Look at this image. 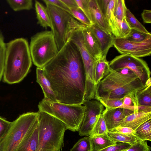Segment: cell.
Instances as JSON below:
<instances>
[{
	"instance_id": "cell-23",
	"label": "cell",
	"mask_w": 151,
	"mask_h": 151,
	"mask_svg": "<svg viewBox=\"0 0 151 151\" xmlns=\"http://www.w3.org/2000/svg\"><path fill=\"white\" fill-rule=\"evenodd\" d=\"M136 107H151V84L139 91L136 96Z\"/></svg>"
},
{
	"instance_id": "cell-40",
	"label": "cell",
	"mask_w": 151,
	"mask_h": 151,
	"mask_svg": "<svg viewBox=\"0 0 151 151\" xmlns=\"http://www.w3.org/2000/svg\"><path fill=\"white\" fill-rule=\"evenodd\" d=\"M108 131L134 135L135 133V130L131 128L125 126L118 127Z\"/></svg>"
},
{
	"instance_id": "cell-34",
	"label": "cell",
	"mask_w": 151,
	"mask_h": 151,
	"mask_svg": "<svg viewBox=\"0 0 151 151\" xmlns=\"http://www.w3.org/2000/svg\"><path fill=\"white\" fill-rule=\"evenodd\" d=\"M70 10L71 15L79 22L87 26H89L92 24L88 18L79 8Z\"/></svg>"
},
{
	"instance_id": "cell-4",
	"label": "cell",
	"mask_w": 151,
	"mask_h": 151,
	"mask_svg": "<svg viewBox=\"0 0 151 151\" xmlns=\"http://www.w3.org/2000/svg\"><path fill=\"white\" fill-rule=\"evenodd\" d=\"M39 143L36 151H60L67 130L60 120L43 111H38Z\"/></svg>"
},
{
	"instance_id": "cell-33",
	"label": "cell",
	"mask_w": 151,
	"mask_h": 151,
	"mask_svg": "<svg viewBox=\"0 0 151 151\" xmlns=\"http://www.w3.org/2000/svg\"><path fill=\"white\" fill-rule=\"evenodd\" d=\"M6 49V44L2 33L0 31V81L2 79L4 71Z\"/></svg>"
},
{
	"instance_id": "cell-20",
	"label": "cell",
	"mask_w": 151,
	"mask_h": 151,
	"mask_svg": "<svg viewBox=\"0 0 151 151\" xmlns=\"http://www.w3.org/2000/svg\"><path fill=\"white\" fill-rule=\"evenodd\" d=\"M89 137L91 151H99L108 146L114 145L116 142L112 141L107 133Z\"/></svg>"
},
{
	"instance_id": "cell-9",
	"label": "cell",
	"mask_w": 151,
	"mask_h": 151,
	"mask_svg": "<svg viewBox=\"0 0 151 151\" xmlns=\"http://www.w3.org/2000/svg\"><path fill=\"white\" fill-rule=\"evenodd\" d=\"M110 68L118 72L127 69L134 74L145 86L151 84V72L147 63L143 60L128 54L116 57L109 63Z\"/></svg>"
},
{
	"instance_id": "cell-28",
	"label": "cell",
	"mask_w": 151,
	"mask_h": 151,
	"mask_svg": "<svg viewBox=\"0 0 151 151\" xmlns=\"http://www.w3.org/2000/svg\"><path fill=\"white\" fill-rule=\"evenodd\" d=\"M125 19L130 29H137L146 33L149 32L128 9L126 10Z\"/></svg>"
},
{
	"instance_id": "cell-24",
	"label": "cell",
	"mask_w": 151,
	"mask_h": 151,
	"mask_svg": "<svg viewBox=\"0 0 151 151\" xmlns=\"http://www.w3.org/2000/svg\"><path fill=\"white\" fill-rule=\"evenodd\" d=\"M134 135L143 141L151 140V119L144 122L135 130Z\"/></svg>"
},
{
	"instance_id": "cell-39",
	"label": "cell",
	"mask_w": 151,
	"mask_h": 151,
	"mask_svg": "<svg viewBox=\"0 0 151 151\" xmlns=\"http://www.w3.org/2000/svg\"><path fill=\"white\" fill-rule=\"evenodd\" d=\"M43 1L45 4H52L71 15L70 9L61 0H43Z\"/></svg>"
},
{
	"instance_id": "cell-26",
	"label": "cell",
	"mask_w": 151,
	"mask_h": 151,
	"mask_svg": "<svg viewBox=\"0 0 151 151\" xmlns=\"http://www.w3.org/2000/svg\"><path fill=\"white\" fill-rule=\"evenodd\" d=\"M108 135L111 140L115 142H121L132 145L139 140L134 135H127L108 131Z\"/></svg>"
},
{
	"instance_id": "cell-29",
	"label": "cell",
	"mask_w": 151,
	"mask_h": 151,
	"mask_svg": "<svg viewBox=\"0 0 151 151\" xmlns=\"http://www.w3.org/2000/svg\"><path fill=\"white\" fill-rule=\"evenodd\" d=\"M127 9L124 0H115L113 10L114 17L119 20H123L125 18Z\"/></svg>"
},
{
	"instance_id": "cell-19",
	"label": "cell",
	"mask_w": 151,
	"mask_h": 151,
	"mask_svg": "<svg viewBox=\"0 0 151 151\" xmlns=\"http://www.w3.org/2000/svg\"><path fill=\"white\" fill-rule=\"evenodd\" d=\"M36 71V81L42 89L44 98L52 101L57 102L51 84L45 76L43 68L37 67Z\"/></svg>"
},
{
	"instance_id": "cell-18",
	"label": "cell",
	"mask_w": 151,
	"mask_h": 151,
	"mask_svg": "<svg viewBox=\"0 0 151 151\" xmlns=\"http://www.w3.org/2000/svg\"><path fill=\"white\" fill-rule=\"evenodd\" d=\"M93 24H94L108 33L112 34L97 0H88Z\"/></svg>"
},
{
	"instance_id": "cell-41",
	"label": "cell",
	"mask_w": 151,
	"mask_h": 151,
	"mask_svg": "<svg viewBox=\"0 0 151 151\" xmlns=\"http://www.w3.org/2000/svg\"><path fill=\"white\" fill-rule=\"evenodd\" d=\"M99 7L104 16L106 12L110 0H97Z\"/></svg>"
},
{
	"instance_id": "cell-25",
	"label": "cell",
	"mask_w": 151,
	"mask_h": 151,
	"mask_svg": "<svg viewBox=\"0 0 151 151\" xmlns=\"http://www.w3.org/2000/svg\"><path fill=\"white\" fill-rule=\"evenodd\" d=\"M123 38L132 42H141L151 38V34L150 32L146 33L137 29H131L128 34Z\"/></svg>"
},
{
	"instance_id": "cell-36",
	"label": "cell",
	"mask_w": 151,
	"mask_h": 151,
	"mask_svg": "<svg viewBox=\"0 0 151 151\" xmlns=\"http://www.w3.org/2000/svg\"><path fill=\"white\" fill-rule=\"evenodd\" d=\"M151 147L146 141L139 140L131 146L126 151H150Z\"/></svg>"
},
{
	"instance_id": "cell-10",
	"label": "cell",
	"mask_w": 151,
	"mask_h": 151,
	"mask_svg": "<svg viewBox=\"0 0 151 151\" xmlns=\"http://www.w3.org/2000/svg\"><path fill=\"white\" fill-rule=\"evenodd\" d=\"M85 107L83 119L78 131L81 136L89 137L96 123L104 109V106L98 100H84Z\"/></svg>"
},
{
	"instance_id": "cell-42",
	"label": "cell",
	"mask_w": 151,
	"mask_h": 151,
	"mask_svg": "<svg viewBox=\"0 0 151 151\" xmlns=\"http://www.w3.org/2000/svg\"><path fill=\"white\" fill-rule=\"evenodd\" d=\"M144 22L146 23H151V11L149 10H143L141 14Z\"/></svg>"
},
{
	"instance_id": "cell-12",
	"label": "cell",
	"mask_w": 151,
	"mask_h": 151,
	"mask_svg": "<svg viewBox=\"0 0 151 151\" xmlns=\"http://www.w3.org/2000/svg\"><path fill=\"white\" fill-rule=\"evenodd\" d=\"M113 46L121 54H128L137 57L150 56L151 38L141 42H132L124 38H115Z\"/></svg>"
},
{
	"instance_id": "cell-15",
	"label": "cell",
	"mask_w": 151,
	"mask_h": 151,
	"mask_svg": "<svg viewBox=\"0 0 151 151\" xmlns=\"http://www.w3.org/2000/svg\"><path fill=\"white\" fill-rule=\"evenodd\" d=\"M39 143L38 119L28 132L16 151H36Z\"/></svg>"
},
{
	"instance_id": "cell-32",
	"label": "cell",
	"mask_w": 151,
	"mask_h": 151,
	"mask_svg": "<svg viewBox=\"0 0 151 151\" xmlns=\"http://www.w3.org/2000/svg\"><path fill=\"white\" fill-rule=\"evenodd\" d=\"M124 98L121 99L99 98L98 100L106 108L111 109L119 107L123 104Z\"/></svg>"
},
{
	"instance_id": "cell-38",
	"label": "cell",
	"mask_w": 151,
	"mask_h": 151,
	"mask_svg": "<svg viewBox=\"0 0 151 151\" xmlns=\"http://www.w3.org/2000/svg\"><path fill=\"white\" fill-rule=\"evenodd\" d=\"M75 1L78 7L85 14L92 24V19L88 0H75Z\"/></svg>"
},
{
	"instance_id": "cell-37",
	"label": "cell",
	"mask_w": 151,
	"mask_h": 151,
	"mask_svg": "<svg viewBox=\"0 0 151 151\" xmlns=\"http://www.w3.org/2000/svg\"><path fill=\"white\" fill-rule=\"evenodd\" d=\"M131 145L128 143L117 142L114 145L108 146L99 151H122L127 150Z\"/></svg>"
},
{
	"instance_id": "cell-35",
	"label": "cell",
	"mask_w": 151,
	"mask_h": 151,
	"mask_svg": "<svg viewBox=\"0 0 151 151\" xmlns=\"http://www.w3.org/2000/svg\"><path fill=\"white\" fill-rule=\"evenodd\" d=\"M13 124L0 116V143L5 137Z\"/></svg>"
},
{
	"instance_id": "cell-21",
	"label": "cell",
	"mask_w": 151,
	"mask_h": 151,
	"mask_svg": "<svg viewBox=\"0 0 151 151\" xmlns=\"http://www.w3.org/2000/svg\"><path fill=\"white\" fill-rule=\"evenodd\" d=\"M109 63L106 57L96 60L94 81L96 86L109 71Z\"/></svg>"
},
{
	"instance_id": "cell-5",
	"label": "cell",
	"mask_w": 151,
	"mask_h": 151,
	"mask_svg": "<svg viewBox=\"0 0 151 151\" xmlns=\"http://www.w3.org/2000/svg\"><path fill=\"white\" fill-rule=\"evenodd\" d=\"M38 107L39 111L47 113L61 121L67 129L73 132L79 130L85 113V107L83 105L68 104L44 98Z\"/></svg>"
},
{
	"instance_id": "cell-44",
	"label": "cell",
	"mask_w": 151,
	"mask_h": 151,
	"mask_svg": "<svg viewBox=\"0 0 151 151\" xmlns=\"http://www.w3.org/2000/svg\"><path fill=\"white\" fill-rule=\"evenodd\" d=\"M126 150H123V151H126Z\"/></svg>"
},
{
	"instance_id": "cell-1",
	"label": "cell",
	"mask_w": 151,
	"mask_h": 151,
	"mask_svg": "<svg viewBox=\"0 0 151 151\" xmlns=\"http://www.w3.org/2000/svg\"><path fill=\"white\" fill-rule=\"evenodd\" d=\"M42 68L57 102L82 105L86 86L84 66L78 49L69 38Z\"/></svg>"
},
{
	"instance_id": "cell-16",
	"label": "cell",
	"mask_w": 151,
	"mask_h": 151,
	"mask_svg": "<svg viewBox=\"0 0 151 151\" xmlns=\"http://www.w3.org/2000/svg\"><path fill=\"white\" fill-rule=\"evenodd\" d=\"M82 32L84 45L90 55L96 60L103 57L98 42L88 27L86 26Z\"/></svg>"
},
{
	"instance_id": "cell-22",
	"label": "cell",
	"mask_w": 151,
	"mask_h": 151,
	"mask_svg": "<svg viewBox=\"0 0 151 151\" xmlns=\"http://www.w3.org/2000/svg\"><path fill=\"white\" fill-rule=\"evenodd\" d=\"M35 7L38 24L43 27L50 28V17L46 7L35 0Z\"/></svg>"
},
{
	"instance_id": "cell-13",
	"label": "cell",
	"mask_w": 151,
	"mask_h": 151,
	"mask_svg": "<svg viewBox=\"0 0 151 151\" xmlns=\"http://www.w3.org/2000/svg\"><path fill=\"white\" fill-rule=\"evenodd\" d=\"M134 112L120 107L105 108L102 114L108 131L118 127L119 123L127 116Z\"/></svg>"
},
{
	"instance_id": "cell-27",
	"label": "cell",
	"mask_w": 151,
	"mask_h": 151,
	"mask_svg": "<svg viewBox=\"0 0 151 151\" xmlns=\"http://www.w3.org/2000/svg\"><path fill=\"white\" fill-rule=\"evenodd\" d=\"M6 1L11 8L15 11L29 10L32 8V0H7Z\"/></svg>"
},
{
	"instance_id": "cell-30",
	"label": "cell",
	"mask_w": 151,
	"mask_h": 151,
	"mask_svg": "<svg viewBox=\"0 0 151 151\" xmlns=\"http://www.w3.org/2000/svg\"><path fill=\"white\" fill-rule=\"evenodd\" d=\"M108 131L105 120L101 114L96 123L89 136L107 133Z\"/></svg>"
},
{
	"instance_id": "cell-7",
	"label": "cell",
	"mask_w": 151,
	"mask_h": 151,
	"mask_svg": "<svg viewBox=\"0 0 151 151\" xmlns=\"http://www.w3.org/2000/svg\"><path fill=\"white\" fill-rule=\"evenodd\" d=\"M29 48L32 62L43 68L57 54L58 50L51 31L38 32L31 38Z\"/></svg>"
},
{
	"instance_id": "cell-43",
	"label": "cell",
	"mask_w": 151,
	"mask_h": 151,
	"mask_svg": "<svg viewBox=\"0 0 151 151\" xmlns=\"http://www.w3.org/2000/svg\"><path fill=\"white\" fill-rule=\"evenodd\" d=\"M70 9L79 8L75 0H61Z\"/></svg>"
},
{
	"instance_id": "cell-14",
	"label": "cell",
	"mask_w": 151,
	"mask_h": 151,
	"mask_svg": "<svg viewBox=\"0 0 151 151\" xmlns=\"http://www.w3.org/2000/svg\"><path fill=\"white\" fill-rule=\"evenodd\" d=\"M88 27L98 42L103 57H106L109 49L113 45L115 37L94 24Z\"/></svg>"
},
{
	"instance_id": "cell-17",
	"label": "cell",
	"mask_w": 151,
	"mask_h": 151,
	"mask_svg": "<svg viewBox=\"0 0 151 151\" xmlns=\"http://www.w3.org/2000/svg\"><path fill=\"white\" fill-rule=\"evenodd\" d=\"M150 119H151V111H136L126 116L121 121L118 127H127L135 130L140 125Z\"/></svg>"
},
{
	"instance_id": "cell-31",
	"label": "cell",
	"mask_w": 151,
	"mask_h": 151,
	"mask_svg": "<svg viewBox=\"0 0 151 151\" xmlns=\"http://www.w3.org/2000/svg\"><path fill=\"white\" fill-rule=\"evenodd\" d=\"M70 151H91L90 137H85L78 140Z\"/></svg>"
},
{
	"instance_id": "cell-3",
	"label": "cell",
	"mask_w": 151,
	"mask_h": 151,
	"mask_svg": "<svg viewBox=\"0 0 151 151\" xmlns=\"http://www.w3.org/2000/svg\"><path fill=\"white\" fill-rule=\"evenodd\" d=\"M146 86L132 72L124 73L110 67L109 72L96 85L95 99L123 98Z\"/></svg>"
},
{
	"instance_id": "cell-11",
	"label": "cell",
	"mask_w": 151,
	"mask_h": 151,
	"mask_svg": "<svg viewBox=\"0 0 151 151\" xmlns=\"http://www.w3.org/2000/svg\"><path fill=\"white\" fill-rule=\"evenodd\" d=\"M84 27L75 30L69 39L79 51L83 64L86 79L91 81L94 78L96 60L89 53L84 45L82 32Z\"/></svg>"
},
{
	"instance_id": "cell-8",
	"label": "cell",
	"mask_w": 151,
	"mask_h": 151,
	"mask_svg": "<svg viewBox=\"0 0 151 151\" xmlns=\"http://www.w3.org/2000/svg\"><path fill=\"white\" fill-rule=\"evenodd\" d=\"M38 112H28L20 115L0 143V151H16L23 139L38 119Z\"/></svg>"
},
{
	"instance_id": "cell-2",
	"label": "cell",
	"mask_w": 151,
	"mask_h": 151,
	"mask_svg": "<svg viewBox=\"0 0 151 151\" xmlns=\"http://www.w3.org/2000/svg\"><path fill=\"white\" fill-rule=\"evenodd\" d=\"M32 64L27 40L20 38L10 41L6 44L3 81L9 84L20 82L28 73Z\"/></svg>"
},
{
	"instance_id": "cell-6",
	"label": "cell",
	"mask_w": 151,
	"mask_h": 151,
	"mask_svg": "<svg viewBox=\"0 0 151 151\" xmlns=\"http://www.w3.org/2000/svg\"><path fill=\"white\" fill-rule=\"evenodd\" d=\"M50 17V28L58 50L76 29L86 26L67 12L50 3H45Z\"/></svg>"
}]
</instances>
